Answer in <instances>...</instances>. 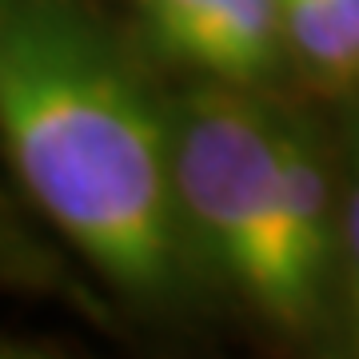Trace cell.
Segmentation results:
<instances>
[{
	"mask_svg": "<svg viewBox=\"0 0 359 359\" xmlns=\"http://www.w3.org/2000/svg\"><path fill=\"white\" fill-rule=\"evenodd\" d=\"M0 144L100 276L144 304L180 292L188 228L168 108L76 0H0Z\"/></svg>",
	"mask_w": 359,
	"mask_h": 359,
	"instance_id": "1",
	"label": "cell"
},
{
	"mask_svg": "<svg viewBox=\"0 0 359 359\" xmlns=\"http://www.w3.org/2000/svg\"><path fill=\"white\" fill-rule=\"evenodd\" d=\"M172 180L184 228L271 323L304 332L316 311L287 256L280 112L228 88H196L168 108Z\"/></svg>",
	"mask_w": 359,
	"mask_h": 359,
	"instance_id": "2",
	"label": "cell"
},
{
	"mask_svg": "<svg viewBox=\"0 0 359 359\" xmlns=\"http://www.w3.org/2000/svg\"><path fill=\"white\" fill-rule=\"evenodd\" d=\"M280 180H283V228L292 276L308 308H320L323 276L335 256L339 219H335L332 168L323 160V144L308 120L280 112Z\"/></svg>",
	"mask_w": 359,
	"mask_h": 359,
	"instance_id": "3",
	"label": "cell"
},
{
	"mask_svg": "<svg viewBox=\"0 0 359 359\" xmlns=\"http://www.w3.org/2000/svg\"><path fill=\"white\" fill-rule=\"evenodd\" d=\"M283 40L320 88H359V44L351 40L335 0H280Z\"/></svg>",
	"mask_w": 359,
	"mask_h": 359,
	"instance_id": "4",
	"label": "cell"
},
{
	"mask_svg": "<svg viewBox=\"0 0 359 359\" xmlns=\"http://www.w3.org/2000/svg\"><path fill=\"white\" fill-rule=\"evenodd\" d=\"M136 8L156 48L176 60H188L219 0H136Z\"/></svg>",
	"mask_w": 359,
	"mask_h": 359,
	"instance_id": "5",
	"label": "cell"
},
{
	"mask_svg": "<svg viewBox=\"0 0 359 359\" xmlns=\"http://www.w3.org/2000/svg\"><path fill=\"white\" fill-rule=\"evenodd\" d=\"M339 252H344V283H347V320L359 355V116L347 132V188L339 212Z\"/></svg>",
	"mask_w": 359,
	"mask_h": 359,
	"instance_id": "6",
	"label": "cell"
},
{
	"mask_svg": "<svg viewBox=\"0 0 359 359\" xmlns=\"http://www.w3.org/2000/svg\"><path fill=\"white\" fill-rule=\"evenodd\" d=\"M335 8H339V16H344L351 40L359 44V0H335Z\"/></svg>",
	"mask_w": 359,
	"mask_h": 359,
	"instance_id": "7",
	"label": "cell"
},
{
	"mask_svg": "<svg viewBox=\"0 0 359 359\" xmlns=\"http://www.w3.org/2000/svg\"><path fill=\"white\" fill-rule=\"evenodd\" d=\"M4 216H8V212H4V200H0V244H13L16 231H13V224H4Z\"/></svg>",
	"mask_w": 359,
	"mask_h": 359,
	"instance_id": "8",
	"label": "cell"
},
{
	"mask_svg": "<svg viewBox=\"0 0 359 359\" xmlns=\"http://www.w3.org/2000/svg\"><path fill=\"white\" fill-rule=\"evenodd\" d=\"M0 359H44V355H25V351H8V347H0Z\"/></svg>",
	"mask_w": 359,
	"mask_h": 359,
	"instance_id": "9",
	"label": "cell"
}]
</instances>
